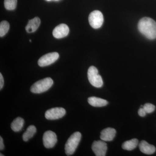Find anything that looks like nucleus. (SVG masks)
Masks as SVG:
<instances>
[{
  "label": "nucleus",
  "mask_w": 156,
  "mask_h": 156,
  "mask_svg": "<svg viewBox=\"0 0 156 156\" xmlns=\"http://www.w3.org/2000/svg\"><path fill=\"white\" fill-rule=\"evenodd\" d=\"M37 129L35 126H29L26 131L23 135V139L24 141H27L31 138L36 133Z\"/></svg>",
  "instance_id": "17"
},
{
  "label": "nucleus",
  "mask_w": 156,
  "mask_h": 156,
  "mask_svg": "<svg viewBox=\"0 0 156 156\" xmlns=\"http://www.w3.org/2000/svg\"><path fill=\"white\" fill-rule=\"evenodd\" d=\"M24 123L23 119L20 117H17L11 123V129L14 132H18L22 129Z\"/></svg>",
  "instance_id": "16"
},
{
  "label": "nucleus",
  "mask_w": 156,
  "mask_h": 156,
  "mask_svg": "<svg viewBox=\"0 0 156 156\" xmlns=\"http://www.w3.org/2000/svg\"><path fill=\"white\" fill-rule=\"evenodd\" d=\"M88 101L90 105L95 107L105 106L108 104V101H107L96 97L89 98Z\"/></svg>",
  "instance_id": "14"
},
{
  "label": "nucleus",
  "mask_w": 156,
  "mask_h": 156,
  "mask_svg": "<svg viewBox=\"0 0 156 156\" xmlns=\"http://www.w3.org/2000/svg\"><path fill=\"white\" fill-rule=\"evenodd\" d=\"M138 145V140L136 138H134L123 143L122 145V148L125 150L132 151L136 148Z\"/></svg>",
  "instance_id": "15"
},
{
  "label": "nucleus",
  "mask_w": 156,
  "mask_h": 156,
  "mask_svg": "<svg viewBox=\"0 0 156 156\" xmlns=\"http://www.w3.org/2000/svg\"><path fill=\"white\" fill-rule=\"evenodd\" d=\"M4 84V80L2 74L0 73V89L2 90Z\"/></svg>",
  "instance_id": "22"
},
{
  "label": "nucleus",
  "mask_w": 156,
  "mask_h": 156,
  "mask_svg": "<svg viewBox=\"0 0 156 156\" xmlns=\"http://www.w3.org/2000/svg\"><path fill=\"white\" fill-rule=\"evenodd\" d=\"M30 42H31V40H30Z\"/></svg>",
  "instance_id": "26"
},
{
  "label": "nucleus",
  "mask_w": 156,
  "mask_h": 156,
  "mask_svg": "<svg viewBox=\"0 0 156 156\" xmlns=\"http://www.w3.org/2000/svg\"><path fill=\"white\" fill-rule=\"evenodd\" d=\"M143 108L145 110L147 113H151L154 111L155 106L151 103H146L143 106Z\"/></svg>",
  "instance_id": "20"
},
{
  "label": "nucleus",
  "mask_w": 156,
  "mask_h": 156,
  "mask_svg": "<svg viewBox=\"0 0 156 156\" xmlns=\"http://www.w3.org/2000/svg\"><path fill=\"white\" fill-rule=\"evenodd\" d=\"M69 31L68 26L64 23H61L54 29L53 31V37L56 38H62L67 36Z\"/></svg>",
  "instance_id": "10"
},
{
  "label": "nucleus",
  "mask_w": 156,
  "mask_h": 156,
  "mask_svg": "<svg viewBox=\"0 0 156 156\" xmlns=\"http://www.w3.org/2000/svg\"><path fill=\"white\" fill-rule=\"evenodd\" d=\"M5 148V146H4V143H3V138L2 136H0V150H3Z\"/></svg>",
  "instance_id": "23"
},
{
  "label": "nucleus",
  "mask_w": 156,
  "mask_h": 156,
  "mask_svg": "<svg viewBox=\"0 0 156 156\" xmlns=\"http://www.w3.org/2000/svg\"><path fill=\"white\" fill-rule=\"evenodd\" d=\"M88 78L89 83L96 88H101L103 84L102 78L98 74V70L94 66L89 68L88 71Z\"/></svg>",
  "instance_id": "4"
},
{
  "label": "nucleus",
  "mask_w": 156,
  "mask_h": 156,
  "mask_svg": "<svg viewBox=\"0 0 156 156\" xmlns=\"http://www.w3.org/2000/svg\"><path fill=\"white\" fill-rule=\"evenodd\" d=\"M66 113L64 108L61 107H56L50 109L46 111L45 118L48 120H56L62 118Z\"/></svg>",
  "instance_id": "7"
},
{
  "label": "nucleus",
  "mask_w": 156,
  "mask_h": 156,
  "mask_svg": "<svg viewBox=\"0 0 156 156\" xmlns=\"http://www.w3.org/2000/svg\"><path fill=\"white\" fill-rule=\"evenodd\" d=\"M41 24V20L38 17H35L29 20L27 25L26 27V30L28 33H34L38 28Z\"/></svg>",
  "instance_id": "13"
},
{
  "label": "nucleus",
  "mask_w": 156,
  "mask_h": 156,
  "mask_svg": "<svg viewBox=\"0 0 156 156\" xmlns=\"http://www.w3.org/2000/svg\"><path fill=\"white\" fill-rule=\"evenodd\" d=\"M140 150L146 154H152L156 151V148L154 145L149 144L145 140L140 141L139 144Z\"/></svg>",
  "instance_id": "12"
},
{
  "label": "nucleus",
  "mask_w": 156,
  "mask_h": 156,
  "mask_svg": "<svg viewBox=\"0 0 156 156\" xmlns=\"http://www.w3.org/2000/svg\"><path fill=\"white\" fill-rule=\"evenodd\" d=\"M17 0H5V8L8 10H14L17 7Z\"/></svg>",
  "instance_id": "19"
},
{
  "label": "nucleus",
  "mask_w": 156,
  "mask_h": 156,
  "mask_svg": "<svg viewBox=\"0 0 156 156\" xmlns=\"http://www.w3.org/2000/svg\"><path fill=\"white\" fill-rule=\"evenodd\" d=\"M1 154V155H0V156H4V155H2V154H1H1Z\"/></svg>",
  "instance_id": "25"
},
{
  "label": "nucleus",
  "mask_w": 156,
  "mask_h": 156,
  "mask_svg": "<svg viewBox=\"0 0 156 156\" xmlns=\"http://www.w3.org/2000/svg\"><path fill=\"white\" fill-rule=\"evenodd\" d=\"M138 115L141 117H144L146 115V112L145 110L143 108V107H141V108L139 109L138 112Z\"/></svg>",
  "instance_id": "21"
},
{
  "label": "nucleus",
  "mask_w": 156,
  "mask_h": 156,
  "mask_svg": "<svg viewBox=\"0 0 156 156\" xmlns=\"http://www.w3.org/2000/svg\"><path fill=\"white\" fill-rule=\"evenodd\" d=\"M59 54L57 52L48 53L39 58L38 64L41 67H45L53 64L58 59Z\"/></svg>",
  "instance_id": "6"
},
{
  "label": "nucleus",
  "mask_w": 156,
  "mask_h": 156,
  "mask_svg": "<svg viewBox=\"0 0 156 156\" xmlns=\"http://www.w3.org/2000/svg\"><path fill=\"white\" fill-rule=\"evenodd\" d=\"M47 1H52V0H46ZM54 1H58V0H54Z\"/></svg>",
  "instance_id": "24"
},
{
  "label": "nucleus",
  "mask_w": 156,
  "mask_h": 156,
  "mask_svg": "<svg viewBox=\"0 0 156 156\" xmlns=\"http://www.w3.org/2000/svg\"><path fill=\"white\" fill-rule=\"evenodd\" d=\"M82 135L80 132H76L72 134L68 139L65 146V153L67 156L74 153L81 139Z\"/></svg>",
  "instance_id": "2"
},
{
  "label": "nucleus",
  "mask_w": 156,
  "mask_h": 156,
  "mask_svg": "<svg viewBox=\"0 0 156 156\" xmlns=\"http://www.w3.org/2000/svg\"><path fill=\"white\" fill-rule=\"evenodd\" d=\"M139 31L150 40L156 38V22L150 17H144L138 23Z\"/></svg>",
  "instance_id": "1"
},
{
  "label": "nucleus",
  "mask_w": 156,
  "mask_h": 156,
  "mask_svg": "<svg viewBox=\"0 0 156 156\" xmlns=\"http://www.w3.org/2000/svg\"><path fill=\"white\" fill-rule=\"evenodd\" d=\"M92 149L96 156H105L106 155L107 146L104 140H95L92 144Z\"/></svg>",
  "instance_id": "9"
},
{
  "label": "nucleus",
  "mask_w": 156,
  "mask_h": 156,
  "mask_svg": "<svg viewBox=\"0 0 156 156\" xmlns=\"http://www.w3.org/2000/svg\"><path fill=\"white\" fill-rule=\"evenodd\" d=\"M43 140L45 147L51 148L54 147L57 142V136L53 131H47L43 135Z\"/></svg>",
  "instance_id": "8"
},
{
  "label": "nucleus",
  "mask_w": 156,
  "mask_h": 156,
  "mask_svg": "<svg viewBox=\"0 0 156 156\" xmlns=\"http://www.w3.org/2000/svg\"><path fill=\"white\" fill-rule=\"evenodd\" d=\"M116 131L114 128H108L103 129L101 132L100 138L105 141L112 140L115 136Z\"/></svg>",
  "instance_id": "11"
},
{
  "label": "nucleus",
  "mask_w": 156,
  "mask_h": 156,
  "mask_svg": "<svg viewBox=\"0 0 156 156\" xmlns=\"http://www.w3.org/2000/svg\"><path fill=\"white\" fill-rule=\"evenodd\" d=\"M53 84V81L51 78H45L34 83L31 87L30 91L36 94L43 93L49 90Z\"/></svg>",
  "instance_id": "3"
},
{
  "label": "nucleus",
  "mask_w": 156,
  "mask_h": 156,
  "mask_svg": "<svg viewBox=\"0 0 156 156\" xmlns=\"http://www.w3.org/2000/svg\"><path fill=\"white\" fill-rule=\"evenodd\" d=\"M89 24L92 28L98 29L100 28L103 23V15L101 11H94L89 14Z\"/></svg>",
  "instance_id": "5"
},
{
  "label": "nucleus",
  "mask_w": 156,
  "mask_h": 156,
  "mask_svg": "<svg viewBox=\"0 0 156 156\" xmlns=\"http://www.w3.org/2000/svg\"><path fill=\"white\" fill-rule=\"evenodd\" d=\"M10 28V25L8 21L4 20L0 23V37H3L8 32Z\"/></svg>",
  "instance_id": "18"
}]
</instances>
